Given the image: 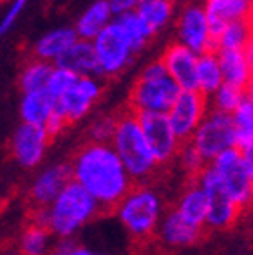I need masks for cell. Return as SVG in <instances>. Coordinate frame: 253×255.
I'll return each instance as SVG.
<instances>
[{
	"label": "cell",
	"mask_w": 253,
	"mask_h": 255,
	"mask_svg": "<svg viewBox=\"0 0 253 255\" xmlns=\"http://www.w3.org/2000/svg\"><path fill=\"white\" fill-rule=\"evenodd\" d=\"M73 179L93 194L103 212L114 210L136 183L112 143L87 141L71 159Z\"/></svg>",
	"instance_id": "cell-1"
},
{
	"label": "cell",
	"mask_w": 253,
	"mask_h": 255,
	"mask_svg": "<svg viewBox=\"0 0 253 255\" xmlns=\"http://www.w3.org/2000/svg\"><path fill=\"white\" fill-rule=\"evenodd\" d=\"M100 212L103 208L93 194L73 179L47 208L31 210V219L45 225L58 239H73Z\"/></svg>",
	"instance_id": "cell-2"
},
{
	"label": "cell",
	"mask_w": 253,
	"mask_h": 255,
	"mask_svg": "<svg viewBox=\"0 0 253 255\" xmlns=\"http://www.w3.org/2000/svg\"><path fill=\"white\" fill-rule=\"evenodd\" d=\"M111 143L134 183H148L161 167L143 132L139 116L130 107H125L123 113L118 114V127Z\"/></svg>",
	"instance_id": "cell-3"
},
{
	"label": "cell",
	"mask_w": 253,
	"mask_h": 255,
	"mask_svg": "<svg viewBox=\"0 0 253 255\" xmlns=\"http://www.w3.org/2000/svg\"><path fill=\"white\" fill-rule=\"evenodd\" d=\"M120 223L134 241H146L157 234L163 219V199L150 183H136L114 208Z\"/></svg>",
	"instance_id": "cell-4"
},
{
	"label": "cell",
	"mask_w": 253,
	"mask_h": 255,
	"mask_svg": "<svg viewBox=\"0 0 253 255\" xmlns=\"http://www.w3.org/2000/svg\"><path fill=\"white\" fill-rule=\"evenodd\" d=\"M195 179L206 190L210 199V212H208V217H206V228L208 230H228L230 226H234L237 223L239 216L243 214V208L237 205V201L224 188L223 181H221V176L217 174L214 165L208 163L195 176Z\"/></svg>",
	"instance_id": "cell-5"
},
{
	"label": "cell",
	"mask_w": 253,
	"mask_h": 255,
	"mask_svg": "<svg viewBox=\"0 0 253 255\" xmlns=\"http://www.w3.org/2000/svg\"><path fill=\"white\" fill-rule=\"evenodd\" d=\"M96 49L98 64H100V78H109L122 73L126 65L130 64V58L136 54L130 40L126 36L125 29L116 18L93 40Z\"/></svg>",
	"instance_id": "cell-6"
},
{
	"label": "cell",
	"mask_w": 253,
	"mask_h": 255,
	"mask_svg": "<svg viewBox=\"0 0 253 255\" xmlns=\"http://www.w3.org/2000/svg\"><path fill=\"white\" fill-rule=\"evenodd\" d=\"M183 89L170 74L161 78H139L128 93V105L134 113H168Z\"/></svg>",
	"instance_id": "cell-7"
},
{
	"label": "cell",
	"mask_w": 253,
	"mask_h": 255,
	"mask_svg": "<svg viewBox=\"0 0 253 255\" xmlns=\"http://www.w3.org/2000/svg\"><path fill=\"white\" fill-rule=\"evenodd\" d=\"M194 145L201 150L206 161H214L221 152L232 147H237V134H235L234 116L228 113H221L210 109L199 128L192 137Z\"/></svg>",
	"instance_id": "cell-8"
},
{
	"label": "cell",
	"mask_w": 253,
	"mask_h": 255,
	"mask_svg": "<svg viewBox=\"0 0 253 255\" xmlns=\"http://www.w3.org/2000/svg\"><path fill=\"white\" fill-rule=\"evenodd\" d=\"M210 163L221 176V181L230 196L234 197L243 210H246L253 203V179L244 167L241 148H228Z\"/></svg>",
	"instance_id": "cell-9"
},
{
	"label": "cell",
	"mask_w": 253,
	"mask_h": 255,
	"mask_svg": "<svg viewBox=\"0 0 253 255\" xmlns=\"http://www.w3.org/2000/svg\"><path fill=\"white\" fill-rule=\"evenodd\" d=\"M205 2L194 0L183 7L177 20V40L197 54L217 51Z\"/></svg>",
	"instance_id": "cell-10"
},
{
	"label": "cell",
	"mask_w": 253,
	"mask_h": 255,
	"mask_svg": "<svg viewBox=\"0 0 253 255\" xmlns=\"http://www.w3.org/2000/svg\"><path fill=\"white\" fill-rule=\"evenodd\" d=\"M208 111L210 105L206 94H203L201 91H181L166 114L170 118L177 137L181 141H190Z\"/></svg>",
	"instance_id": "cell-11"
},
{
	"label": "cell",
	"mask_w": 253,
	"mask_h": 255,
	"mask_svg": "<svg viewBox=\"0 0 253 255\" xmlns=\"http://www.w3.org/2000/svg\"><path fill=\"white\" fill-rule=\"evenodd\" d=\"M51 139L45 127L22 122L9 139V154L22 168H34L44 159Z\"/></svg>",
	"instance_id": "cell-12"
},
{
	"label": "cell",
	"mask_w": 253,
	"mask_h": 255,
	"mask_svg": "<svg viewBox=\"0 0 253 255\" xmlns=\"http://www.w3.org/2000/svg\"><path fill=\"white\" fill-rule=\"evenodd\" d=\"M141 122L143 132L150 143L152 150L161 167L168 165L177 157L181 148V139L172 127L170 118L166 113H137Z\"/></svg>",
	"instance_id": "cell-13"
},
{
	"label": "cell",
	"mask_w": 253,
	"mask_h": 255,
	"mask_svg": "<svg viewBox=\"0 0 253 255\" xmlns=\"http://www.w3.org/2000/svg\"><path fill=\"white\" fill-rule=\"evenodd\" d=\"M71 181H73L71 163H58L40 172L27 190V203L31 210L47 208Z\"/></svg>",
	"instance_id": "cell-14"
},
{
	"label": "cell",
	"mask_w": 253,
	"mask_h": 255,
	"mask_svg": "<svg viewBox=\"0 0 253 255\" xmlns=\"http://www.w3.org/2000/svg\"><path fill=\"white\" fill-rule=\"evenodd\" d=\"M102 94V84L98 76H80L78 82L56 100V111L62 113L69 123L82 120L91 111L96 100Z\"/></svg>",
	"instance_id": "cell-15"
},
{
	"label": "cell",
	"mask_w": 253,
	"mask_h": 255,
	"mask_svg": "<svg viewBox=\"0 0 253 255\" xmlns=\"http://www.w3.org/2000/svg\"><path fill=\"white\" fill-rule=\"evenodd\" d=\"M205 228L206 226L188 221L177 208H170L161 219L156 237L166 248H186L199 243L201 237L205 236Z\"/></svg>",
	"instance_id": "cell-16"
},
{
	"label": "cell",
	"mask_w": 253,
	"mask_h": 255,
	"mask_svg": "<svg viewBox=\"0 0 253 255\" xmlns=\"http://www.w3.org/2000/svg\"><path fill=\"white\" fill-rule=\"evenodd\" d=\"M161 58L166 64L168 74L183 91H199V80H197L199 54L195 51H192L177 40L166 47Z\"/></svg>",
	"instance_id": "cell-17"
},
{
	"label": "cell",
	"mask_w": 253,
	"mask_h": 255,
	"mask_svg": "<svg viewBox=\"0 0 253 255\" xmlns=\"http://www.w3.org/2000/svg\"><path fill=\"white\" fill-rule=\"evenodd\" d=\"M54 65L71 69L80 76H98L100 78V64H98L93 40L78 38L54 62Z\"/></svg>",
	"instance_id": "cell-18"
},
{
	"label": "cell",
	"mask_w": 253,
	"mask_h": 255,
	"mask_svg": "<svg viewBox=\"0 0 253 255\" xmlns=\"http://www.w3.org/2000/svg\"><path fill=\"white\" fill-rule=\"evenodd\" d=\"M252 2L253 0H206L205 7L208 13L210 27H212L215 44H217L219 34L223 33V29L230 22L244 20L248 16Z\"/></svg>",
	"instance_id": "cell-19"
},
{
	"label": "cell",
	"mask_w": 253,
	"mask_h": 255,
	"mask_svg": "<svg viewBox=\"0 0 253 255\" xmlns=\"http://www.w3.org/2000/svg\"><path fill=\"white\" fill-rule=\"evenodd\" d=\"M174 208H177L181 216H185L188 221L206 226V217H208L210 212V199L206 190L197 183L195 177H190L186 187L181 190Z\"/></svg>",
	"instance_id": "cell-20"
},
{
	"label": "cell",
	"mask_w": 253,
	"mask_h": 255,
	"mask_svg": "<svg viewBox=\"0 0 253 255\" xmlns=\"http://www.w3.org/2000/svg\"><path fill=\"white\" fill-rule=\"evenodd\" d=\"M78 33L74 27H56L40 36L33 45V56L47 62H56L71 45L78 40Z\"/></svg>",
	"instance_id": "cell-21"
},
{
	"label": "cell",
	"mask_w": 253,
	"mask_h": 255,
	"mask_svg": "<svg viewBox=\"0 0 253 255\" xmlns=\"http://www.w3.org/2000/svg\"><path fill=\"white\" fill-rule=\"evenodd\" d=\"M54 107H56V100L49 94L47 89H40V91H31V93H22L20 100V118L24 123H33V125H42L53 116Z\"/></svg>",
	"instance_id": "cell-22"
},
{
	"label": "cell",
	"mask_w": 253,
	"mask_h": 255,
	"mask_svg": "<svg viewBox=\"0 0 253 255\" xmlns=\"http://www.w3.org/2000/svg\"><path fill=\"white\" fill-rule=\"evenodd\" d=\"M114 18H116V15L112 11L111 2L109 0H96L82 13L74 29H76L80 38L94 40Z\"/></svg>",
	"instance_id": "cell-23"
},
{
	"label": "cell",
	"mask_w": 253,
	"mask_h": 255,
	"mask_svg": "<svg viewBox=\"0 0 253 255\" xmlns=\"http://www.w3.org/2000/svg\"><path fill=\"white\" fill-rule=\"evenodd\" d=\"M219 62L224 74V82L248 89L252 82V69L244 49H219Z\"/></svg>",
	"instance_id": "cell-24"
},
{
	"label": "cell",
	"mask_w": 253,
	"mask_h": 255,
	"mask_svg": "<svg viewBox=\"0 0 253 255\" xmlns=\"http://www.w3.org/2000/svg\"><path fill=\"white\" fill-rule=\"evenodd\" d=\"M51 237L53 232L47 226L31 219L29 225L20 234L16 248L22 252V255H47L51 252Z\"/></svg>",
	"instance_id": "cell-25"
},
{
	"label": "cell",
	"mask_w": 253,
	"mask_h": 255,
	"mask_svg": "<svg viewBox=\"0 0 253 255\" xmlns=\"http://www.w3.org/2000/svg\"><path fill=\"white\" fill-rule=\"evenodd\" d=\"M197 80H199V91L206 96H212L224 84V74L221 69L217 51H208V53L199 54Z\"/></svg>",
	"instance_id": "cell-26"
},
{
	"label": "cell",
	"mask_w": 253,
	"mask_h": 255,
	"mask_svg": "<svg viewBox=\"0 0 253 255\" xmlns=\"http://www.w3.org/2000/svg\"><path fill=\"white\" fill-rule=\"evenodd\" d=\"M54 65L47 60L34 58L29 60L27 64L22 67L18 76V87L22 93H31V91H40V89H47V82L51 78Z\"/></svg>",
	"instance_id": "cell-27"
},
{
	"label": "cell",
	"mask_w": 253,
	"mask_h": 255,
	"mask_svg": "<svg viewBox=\"0 0 253 255\" xmlns=\"http://www.w3.org/2000/svg\"><path fill=\"white\" fill-rule=\"evenodd\" d=\"M235 134H237V147L246 148L253 145V84L246 89V100L234 114Z\"/></svg>",
	"instance_id": "cell-28"
},
{
	"label": "cell",
	"mask_w": 253,
	"mask_h": 255,
	"mask_svg": "<svg viewBox=\"0 0 253 255\" xmlns=\"http://www.w3.org/2000/svg\"><path fill=\"white\" fill-rule=\"evenodd\" d=\"M116 20L122 24L123 29H125L126 36H128V40H130V44L136 53L145 47L146 42H148V40L152 38V34H154L152 27L146 24L145 18L137 13V9L123 13V15H118Z\"/></svg>",
	"instance_id": "cell-29"
},
{
	"label": "cell",
	"mask_w": 253,
	"mask_h": 255,
	"mask_svg": "<svg viewBox=\"0 0 253 255\" xmlns=\"http://www.w3.org/2000/svg\"><path fill=\"white\" fill-rule=\"evenodd\" d=\"M137 13L145 18V22L152 27L154 33L165 27L174 13V0H143Z\"/></svg>",
	"instance_id": "cell-30"
},
{
	"label": "cell",
	"mask_w": 253,
	"mask_h": 255,
	"mask_svg": "<svg viewBox=\"0 0 253 255\" xmlns=\"http://www.w3.org/2000/svg\"><path fill=\"white\" fill-rule=\"evenodd\" d=\"M253 38V33L250 29L246 18L234 20L223 29V33L217 38V51L219 49H246L248 42Z\"/></svg>",
	"instance_id": "cell-31"
},
{
	"label": "cell",
	"mask_w": 253,
	"mask_h": 255,
	"mask_svg": "<svg viewBox=\"0 0 253 255\" xmlns=\"http://www.w3.org/2000/svg\"><path fill=\"white\" fill-rule=\"evenodd\" d=\"M244 100H246V89L224 82L212 94V105H210V109H215V111H221V113L234 114L243 105Z\"/></svg>",
	"instance_id": "cell-32"
},
{
	"label": "cell",
	"mask_w": 253,
	"mask_h": 255,
	"mask_svg": "<svg viewBox=\"0 0 253 255\" xmlns=\"http://www.w3.org/2000/svg\"><path fill=\"white\" fill-rule=\"evenodd\" d=\"M177 163H179L181 170L185 172L188 177H195L203 168L208 165V161L205 159V156L201 154V150L194 145V141H183L181 148L177 152Z\"/></svg>",
	"instance_id": "cell-33"
},
{
	"label": "cell",
	"mask_w": 253,
	"mask_h": 255,
	"mask_svg": "<svg viewBox=\"0 0 253 255\" xmlns=\"http://www.w3.org/2000/svg\"><path fill=\"white\" fill-rule=\"evenodd\" d=\"M78 78H80V74H76L74 71H71V69L54 65L53 73H51V78H49V82H47L49 94H51L54 100H60L69 89L78 82Z\"/></svg>",
	"instance_id": "cell-34"
},
{
	"label": "cell",
	"mask_w": 253,
	"mask_h": 255,
	"mask_svg": "<svg viewBox=\"0 0 253 255\" xmlns=\"http://www.w3.org/2000/svg\"><path fill=\"white\" fill-rule=\"evenodd\" d=\"M118 127V114H109V116H102L93 122V125L89 127V141H98V143H111L114 132Z\"/></svg>",
	"instance_id": "cell-35"
},
{
	"label": "cell",
	"mask_w": 253,
	"mask_h": 255,
	"mask_svg": "<svg viewBox=\"0 0 253 255\" xmlns=\"http://www.w3.org/2000/svg\"><path fill=\"white\" fill-rule=\"evenodd\" d=\"M47 255H105L102 252H96L87 246L76 245L73 239H60V245L51 250Z\"/></svg>",
	"instance_id": "cell-36"
},
{
	"label": "cell",
	"mask_w": 253,
	"mask_h": 255,
	"mask_svg": "<svg viewBox=\"0 0 253 255\" xmlns=\"http://www.w3.org/2000/svg\"><path fill=\"white\" fill-rule=\"evenodd\" d=\"M27 2H29V0H11L9 7L5 9L4 16H2V22H0V33L5 34L13 25H15V22L20 18V15H22V11L25 9Z\"/></svg>",
	"instance_id": "cell-37"
},
{
	"label": "cell",
	"mask_w": 253,
	"mask_h": 255,
	"mask_svg": "<svg viewBox=\"0 0 253 255\" xmlns=\"http://www.w3.org/2000/svg\"><path fill=\"white\" fill-rule=\"evenodd\" d=\"M112 5V11L114 15H123V13H128V11H136L139 7L143 0H109Z\"/></svg>",
	"instance_id": "cell-38"
},
{
	"label": "cell",
	"mask_w": 253,
	"mask_h": 255,
	"mask_svg": "<svg viewBox=\"0 0 253 255\" xmlns=\"http://www.w3.org/2000/svg\"><path fill=\"white\" fill-rule=\"evenodd\" d=\"M241 154H243L244 167H246V170L250 172V176L253 179V145H250L246 148H241Z\"/></svg>",
	"instance_id": "cell-39"
},
{
	"label": "cell",
	"mask_w": 253,
	"mask_h": 255,
	"mask_svg": "<svg viewBox=\"0 0 253 255\" xmlns=\"http://www.w3.org/2000/svg\"><path fill=\"white\" fill-rule=\"evenodd\" d=\"M246 56H248V62H250V69H252V82L250 84H253V38L248 42V45H246Z\"/></svg>",
	"instance_id": "cell-40"
},
{
	"label": "cell",
	"mask_w": 253,
	"mask_h": 255,
	"mask_svg": "<svg viewBox=\"0 0 253 255\" xmlns=\"http://www.w3.org/2000/svg\"><path fill=\"white\" fill-rule=\"evenodd\" d=\"M246 22H248L250 29H252V33H253V2H252V7H250V11H248V16H246Z\"/></svg>",
	"instance_id": "cell-41"
},
{
	"label": "cell",
	"mask_w": 253,
	"mask_h": 255,
	"mask_svg": "<svg viewBox=\"0 0 253 255\" xmlns=\"http://www.w3.org/2000/svg\"><path fill=\"white\" fill-rule=\"evenodd\" d=\"M4 255H22V252L18 250V248H13V250H7Z\"/></svg>",
	"instance_id": "cell-42"
},
{
	"label": "cell",
	"mask_w": 253,
	"mask_h": 255,
	"mask_svg": "<svg viewBox=\"0 0 253 255\" xmlns=\"http://www.w3.org/2000/svg\"><path fill=\"white\" fill-rule=\"evenodd\" d=\"M199 2H206V0H199Z\"/></svg>",
	"instance_id": "cell-43"
}]
</instances>
